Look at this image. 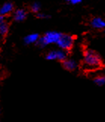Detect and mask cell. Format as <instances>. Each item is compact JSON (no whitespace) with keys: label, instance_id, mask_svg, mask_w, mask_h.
I'll use <instances>...</instances> for the list:
<instances>
[{"label":"cell","instance_id":"obj_1","mask_svg":"<svg viewBox=\"0 0 105 122\" xmlns=\"http://www.w3.org/2000/svg\"><path fill=\"white\" fill-rule=\"evenodd\" d=\"M103 63L101 58L99 55L95 52L94 50H86L84 52V61L83 67L86 69H89L91 71L97 70L101 68Z\"/></svg>","mask_w":105,"mask_h":122},{"label":"cell","instance_id":"obj_2","mask_svg":"<svg viewBox=\"0 0 105 122\" xmlns=\"http://www.w3.org/2000/svg\"><path fill=\"white\" fill-rule=\"evenodd\" d=\"M74 38L68 34H61L59 39L57 41V44L64 51H68L72 49L73 46Z\"/></svg>","mask_w":105,"mask_h":122},{"label":"cell","instance_id":"obj_3","mask_svg":"<svg viewBox=\"0 0 105 122\" xmlns=\"http://www.w3.org/2000/svg\"><path fill=\"white\" fill-rule=\"evenodd\" d=\"M61 34V33L58 32H54V31L48 32L44 36L39 39V45L44 46L48 44L56 43L57 40L59 39Z\"/></svg>","mask_w":105,"mask_h":122},{"label":"cell","instance_id":"obj_4","mask_svg":"<svg viewBox=\"0 0 105 122\" xmlns=\"http://www.w3.org/2000/svg\"><path fill=\"white\" fill-rule=\"evenodd\" d=\"M14 10V5L11 2H5L0 7V15L6 16L8 15H10Z\"/></svg>","mask_w":105,"mask_h":122},{"label":"cell","instance_id":"obj_5","mask_svg":"<svg viewBox=\"0 0 105 122\" xmlns=\"http://www.w3.org/2000/svg\"><path fill=\"white\" fill-rule=\"evenodd\" d=\"M27 11H25L23 8H20V9H17L14 13V20L18 22L20 21H23L27 18Z\"/></svg>","mask_w":105,"mask_h":122},{"label":"cell","instance_id":"obj_6","mask_svg":"<svg viewBox=\"0 0 105 122\" xmlns=\"http://www.w3.org/2000/svg\"><path fill=\"white\" fill-rule=\"evenodd\" d=\"M61 65L65 70L68 71H73L76 68V63L73 60L71 59H65L61 61Z\"/></svg>","mask_w":105,"mask_h":122},{"label":"cell","instance_id":"obj_7","mask_svg":"<svg viewBox=\"0 0 105 122\" xmlns=\"http://www.w3.org/2000/svg\"><path fill=\"white\" fill-rule=\"evenodd\" d=\"M91 26L95 29H103L105 27V22L100 18H94L91 20Z\"/></svg>","mask_w":105,"mask_h":122},{"label":"cell","instance_id":"obj_8","mask_svg":"<svg viewBox=\"0 0 105 122\" xmlns=\"http://www.w3.org/2000/svg\"><path fill=\"white\" fill-rule=\"evenodd\" d=\"M39 36L37 33H32V34H30L25 37L24 41L27 44H30V43H36V41L39 40Z\"/></svg>","mask_w":105,"mask_h":122},{"label":"cell","instance_id":"obj_9","mask_svg":"<svg viewBox=\"0 0 105 122\" xmlns=\"http://www.w3.org/2000/svg\"><path fill=\"white\" fill-rule=\"evenodd\" d=\"M8 30H9V25L6 22L0 24V36H5L8 34Z\"/></svg>","mask_w":105,"mask_h":122},{"label":"cell","instance_id":"obj_10","mask_svg":"<svg viewBox=\"0 0 105 122\" xmlns=\"http://www.w3.org/2000/svg\"><path fill=\"white\" fill-rule=\"evenodd\" d=\"M94 82L98 86H103L105 83V77L104 75H98L94 78Z\"/></svg>","mask_w":105,"mask_h":122},{"label":"cell","instance_id":"obj_11","mask_svg":"<svg viewBox=\"0 0 105 122\" xmlns=\"http://www.w3.org/2000/svg\"><path fill=\"white\" fill-rule=\"evenodd\" d=\"M41 5L39 2H34L31 5L30 9L33 12V13H39V11H40Z\"/></svg>","mask_w":105,"mask_h":122},{"label":"cell","instance_id":"obj_12","mask_svg":"<svg viewBox=\"0 0 105 122\" xmlns=\"http://www.w3.org/2000/svg\"><path fill=\"white\" fill-rule=\"evenodd\" d=\"M46 58H47V59H50V60L57 59V51L50 52L47 55V56H46Z\"/></svg>","mask_w":105,"mask_h":122},{"label":"cell","instance_id":"obj_13","mask_svg":"<svg viewBox=\"0 0 105 122\" xmlns=\"http://www.w3.org/2000/svg\"><path fill=\"white\" fill-rule=\"evenodd\" d=\"M37 17L39 18H41V19H45V18H48L49 15H46V14H44V13H38L37 14Z\"/></svg>","mask_w":105,"mask_h":122},{"label":"cell","instance_id":"obj_14","mask_svg":"<svg viewBox=\"0 0 105 122\" xmlns=\"http://www.w3.org/2000/svg\"><path fill=\"white\" fill-rule=\"evenodd\" d=\"M66 1L72 5H77V4L82 2V0H66Z\"/></svg>","mask_w":105,"mask_h":122},{"label":"cell","instance_id":"obj_15","mask_svg":"<svg viewBox=\"0 0 105 122\" xmlns=\"http://www.w3.org/2000/svg\"><path fill=\"white\" fill-rule=\"evenodd\" d=\"M5 17L4 16H2V15H0V24H3L4 22H5Z\"/></svg>","mask_w":105,"mask_h":122}]
</instances>
